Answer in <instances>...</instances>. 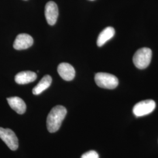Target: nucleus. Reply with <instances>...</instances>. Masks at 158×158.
Listing matches in <instances>:
<instances>
[{"mask_svg":"<svg viewBox=\"0 0 158 158\" xmlns=\"http://www.w3.org/2000/svg\"><path fill=\"white\" fill-rule=\"evenodd\" d=\"M67 114L66 108L62 106H56L51 110L47 117V128L49 132L53 133L59 130Z\"/></svg>","mask_w":158,"mask_h":158,"instance_id":"f257e3e1","label":"nucleus"},{"mask_svg":"<svg viewBox=\"0 0 158 158\" xmlns=\"http://www.w3.org/2000/svg\"><path fill=\"white\" fill-rule=\"evenodd\" d=\"M152 52L148 48H142L136 52L133 56V62L139 69L147 68L151 62Z\"/></svg>","mask_w":158,"mask_h":158,"instance_id":"f03ea898","label":"nucleus"},{"mask_svg":"<svg viewBox=\"0 0 158 158\" xmlns=\"http://www.w3.org/2000/svg\"><path fill=\"white\" fill-rule=\"evenodd\" d=\"M94 79L97 85L103 89H114L118 85V79L111 74L97 73L95 75Z\"/></svg>","mask_w":158,"mask_h":158,"instance_id":"7ed1b4c3","label":"nucleus"},{"mask_svg":"<svg viewBox=\"0 0 158 158\" xmlns=\"http://www.w3.org/2000/svg\"><path fill=\"white\" fill-rule=\"evenodd\" d=\"M156 107V103L152 100L138 102L133 108V113L136 117H142L152 113Z\"/></svg>","mask_w":158,"mask_h":158,"instance_id":"20e7f679","label":"nucleus"},{"mask_svg":"<svg viewBox=\"0 0 158 158\" xmlns=\"http://www.w3.org/2000/svg\"><path fill=\"white\" fill-rule=\"evenodd\" d=\"M0 138L12 151H15L18 149V139L14 132L11 130L0 127Z\"/></svg>","mask_w":158,"mask_h":158,"instance_id":"39448f33","label":"nucleus"},{"mask_svg":"<svg viewBox=\"0 0 158 158\" xmlns=\"http://www.w3.org/2000/svg\"><path fill=\"white\" fill-rule=\"evenodd\" d=\"M45 15L46 21L50 25H53L56 23L59 15L58 7L53 1H49L46 4Z\"/></svg>","mask_w":158,"mask_h":158,"instance_id":"423d86ee","label":"nucleus"},{"mask_svg":"<svg viewBox=\"0 0 158 158\" xmlns=\"http://www.w3.org/2000/svg\"><path fill=\"white\" fill-rule=\"evenodd\" d=\"M34 44L32 37L28 34H19L14 42V48L17 50L27 49Z\"/></svg>","mask_w":158,"mask_h":158,"instance_id":"0eeeda50","label":"nucleus"},{"mask_svg":"<svg viewBox=\"0 0 158 158\" xmlns=\"http://www.w3.org/2000/svg\"><path fill=\"white\" fill-rule=\"evenodd\" d=\"M57 72L60 76L66 81H71L75 77V70L68 63H61L57 68Z\"/></svg>","mask_w":158,"mask_h":158,"instance_id":"6e6552de","label":"nucleus"},{"mask_svg":"<svg viewBox=\"0 0 158 158\" xmlns=\"http://www.w3.org/2000/svg\"><path fill=\"white\" fill-rule=\"evenodd\" d=\"M7 102L12 109L18 114H23L26 111V104L21 98L18 97H12L7 98Z\"/></svg>","mask_w":158,"mask_h":158,"instance_id":"1a4fd4ad","label":"nucleus"},{"mask_svg":"<svg viewBox=\"0 0 158 158\" xmlns=\"http://www.w3.org/2000/svg\"><path fill=\"white\" fill-rule=\"evenodd\" d=\"M36 78L37 75L35 72L24 71L17 74L15 77V80L19 85H25L33 82Z\"/></svg>","mask_w":158,"mask_h":158,"instance_id":"9d476101","label":"nucleus"},{"mask_svg":"<svg viewBox=\"0 0 158 158\" xmlns=\"http://www.w3.org/2000/svg\"><path fill=\"white\" fill-rule=\"evenodd\" d=\"M115 35V29L113 27H108L102 31V32L99 34L97 44L99 47L104 45L107 41L111 40Z\"/></svg>","mask_w":158,"mask_h":158,"instance_id":"9b49d317","label":"nucleus"},{"mask_svg":"<svg viewBox=\"0 0 158 158\" xmlns=\"http://www.w3.org/2000/svg\"><path fill=\"white\" fill-rule=\"evenodd\" d=\"M52 79L51 76L46 75L38 83L32 90V93L34 95H39L44 91L46 90L51 85Z\"/></svg>","mask_w":158,"mask_h":158,"instance_id":"f8f14e48","label":"nucleus"},{"mask_svg":"<svg viewBox=\"0 0 158 158\" xmlns=\"http://www.w3.org/2000/svg\"><path fill=\"white\" fill-rule=\"evenodd\" d=\"M81 158H99V156L96 151H90L87 152L85 153Z\"/></svg>","mask_w":158,"mask_h":158,"instance_id":"ddd939ff","label":"nucleus"},{"mask_svg":"<svg viewBox=\"0 0 158 158\" xmlns=\"http://www.w3.org/2000/svg\"><path fill=\"white\" fill-rule=\"evenodd\" d=\"M90 1H94V0H90Z\"/></svg>","mask_w":158,"mask_h":158,"instance_id":"4468645a","label":"nucleus"}]
</instances>
